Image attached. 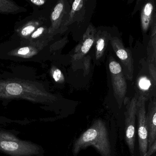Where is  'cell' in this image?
<instances>
[{
  "label": "cell",
  "instance_id": "obj_18",
  "mask_svg": "<svg viewBox=\"0 0 156 156\" xmlns=\"http://www.w3.org/2000/svg\"><path fill=\"white\" fill-rule=\"evenodd\" d=\"M156 152V139L152 145L148 148V151L144 156H151Z\"/></svg>",
  "mask_w": 156,
  "mask_h": 156
},
{
  "label": "cell",
  "instance_id": "obj_2",
  "mask_svg": "<svg viewBox=\"0 0 156 156\" xmlns=\"http://www.w3.org/2000/svg\"><path fill=\"white\" fill-rule=\"evenodd\" d=\"M0 151L12 156H32L39 154V146L20 140L12 133L0 131Z\"/></svg>",
  "mask_w": 156,
  "mask_h": 156
},
{
  "label": "cell",
  "instance_id": "obj_7",
  "mask_svg": "<svg viewBox=\"0 0 156 156\" xmlns=\"http://www.w3.org/2000/svg\"><path fill=\"white\" fill-rule=\"evenodd\" d=\"M156 23V4L154 1H146L142 6L141 24L142 31L146 33Z\"/></svg>",
  "mask_w": 156,
  "mask_h": 156
},
{
  "label": "cell",
  "instance_id": "obj_14",
  "mask_svg": "<svg viewBox=\"0 0 156 156\" xmlns=\"http://www.w3.org/2000/svg\"><path fill=\"white\" fill-rule=\"evenodd\" d=\"M36 26L34 24H29L23 27L20 35L23 37L28 36L35 31Z\"/></svg>",
  "mask_w": 156,
  "mask_h": 156
},
{
  "label": "cell",
  "instance_id": "obj_8",
  "mask_svg": "<svg viewBox=\"0 0 156 156\" xmlns=\"http://www.w3.org/2000/svg\"><path fill=\"white\" fill-rule=\"evenodd\" d=\"M148 130V148L156 139V98L151 100L146 113Z\"/></svg>",
  "mask_w": 156,
  "mask_h": 156
},
{
  "label": "cell",
  "instance_id": "obj_12",
  "mask_svg": "<svg viewBox=\"0 0 156 156\" xmlns=\"http://www.w3.org/2000/svg\"><path fill=\"white\" fill-rule=\"evenodd\" d=\"M94 42V38L93 37H86L84 38L81 47V52L82 55H85L89 52Z\"/></svg>",
  "mask_w": 156,
  "mask_h": 156
},
{
  "label": "cell",
  "instance_id": "obj_13",
  "mask_svg": "<svg viewBox=\"0 0 156 156\" xmlns=\"http://www.w3.org/2000/svg\"><path fill=\"white\" fill-rule=\"evenodd\" d=\"M64 3L62 2L58 3L54 8V11L51 14V18L53 22H55L59 19L63 10H64Z\"/></svg>",
  "mask_w": 156,
  "mask_h": 156
},
{
  "label": "cell",
  "instance_id": "obj_3",
  "mask_svg": "<svg viewBox=\"0 0 156 156\" xmlns=\"http://www.w3.org/2000/svg\"><path fill=\"white\" fill-rule=\"evenodd\" d=\"M147 100L143 96H137L136 116L138 122L139 150L141 156L146 154L148 149V130L147 122L146 102Z\"/></svg>",
  "mask_w": 156,
  "mask_h": 156
},
{
  "label": "cell",
  "instance_id": "obj_4",
  "mask_svg": "<svg viewBox=\"0 0 156 156\" xmlns=\"http://www.w3.org/2000/svg\"><path fill=\"white\" fill-rule=\"evenodd\" d=\"M137 96L136 95L128 102L125 113V140L130 154L133 155L136 142V120Z\"/></svg>",
  "mask_w": 156,
  "mask_h": 156
},
{
  "label": "cell",
  "instance_id": "obj_10",
  "mask_svg": "<svg viewBox=\"0 0 156 156\" xmlns=\"http://www.w3.org/2000/svg\"><path fill=\"white\" fill-rule=\"evenodd\" d=\"M106 43V38L104 36H100L97 38L96 45V57L97 59H100L104 54Z\"/></svg>",
  "mask_w": 156,
  "mask_h": 156
},
{
  "label": "cell",
  "instance_id": "obj_1",
  "mask_svg": "<svg viewBox=\"0 0 156 156\" xmlns=\"http://www.w3.org/2000/svg\"><path fill=\"white\" fill-rule=\"evenodd\" d=\"M90 146L93 147L101 156H111L109 133L101 119L95 120L90 128L76 140L73 146V154L76 155L80 151Z\"/></svg>",
  "mask_w": 156,
  "mask_h": 156
},
{
  "label": "cell",
  "instance_id": "obj_6",
  "mask_svg": "<svg viewBox=\"0 0 156 156\" xmlns=\"http://www.w3.org/2000/svg\"><path fill=\"white\" fill-rule=\"evenodd\" d=\"M111 43L116 56L122 64L126 78L132 81L133 77L134 65L132 52L125 48L122 41L117 37L112 38Z\"/></svg>",
  "mask_w": 156,
  "mask_h": 156
},
{
  "label": "cell",
  "instance_id": "obj_21",
  "mask_svg": "<svg viewBox=\"0 0 156 156\" xmlns=\"http://www.w3.org/2000/svg\"><path fill=\"white\" fill-rule=\"evenodd\" d=\"M30 2L37 5H44L46 1L45 0H31Z\"/></svg>",
  "mask_w": 156,
  "mask_h": 156
},
{
  "label": "cell",
  "instance_id": "obj_16",
  "mask_svg": "<svg viewBox=\"0 0 156 156\" xmlns=\"http://www.w3.org/2000/svg\"><path fill=\"white\" fill-rule=\"evenodd\" d=\"M53 78L55 81L58 82L63 79V76L61 71L58 69H55L53 73Z\"/></svg>",
  "mask_w": 156,
  "mask_h": 156
},
{
  "label": "cell",
  "instance_id": "obj_11",
  "mask_svg": "<svg viewBox=\"0 0 156 156\" xmlns=\"http://www.w3.org/2000/svg\"><path fill=\"white\" fill-rule=\"evenodd\" d=\"M32 48L26 46L16 49L14 50V55L16 56L22 58L29 57L34 53Z\"/></svg>",
  "mask_w": 156,
  "mask_h": 156
},
{
  "label": "cell",
  "instance_id": "obj_17",
  "mask_svg": "<svg viewBox=\"0 0 156 156\" xmlns=\"http://www.w3.org/2000/svg\"><path fill=\"white\" fill-rule=\"evenodd\" d=\"M44 31V27H38L31 34V38H33V39L37 38L43 34Z\"/></svg>",
  "mask_w": 156,
  "mask_h": 156
},
{
  "label": "cell",
  "instance_id": "obj_20",
  "mask_svg": "<svg viewBox=\"0 0 156 156\" xmlns=\"http://www.w3.org/2000/svg\"><path fill=\"white\" fill-rule=\"evenodd\" d=\"M149 71L151 77L156 83V71L150 65H149Z\"/></svg>",
  "mask_w": 156,
  "mask_h": 156
},
{
  "label": "cell",
  "instance_id": "obj_5",
  "mask_svg": "<svg viewBox=\"0 0 156 156\" xmlns=\"http://www.w3.org/2000/svg\"><path fill=\"white\" fill-rule=\"evenodd\" d=\"M114 93L119 107H121L126 95L127 83L123 72L122 66L112 60L109 63Z\"/></svg>",
  "mask_w": 156,
  "mask_h": 156
},
{
  "label": "cell",
  "instance_id": "obj_19",
  "mask_svg": "<svg viewBox=\"0 0 156 156\" xmlns=\"http://www.w3.org/2000/svg\"><path fill=\"white\" fill-rule=\"evenodd\" d=\"M83 1L81 0H76L74 1L72 5V11H77L80 10L82 6Z\"/></svg>",
  "mask_w": 156,
  "mask_h": 156
},
{
  "label": "cell",
  "instance_id": "obj_15",
  "mask_svg": "<svg viewBox=\"0 0 156 156\" xmlns=\"http://www.w3.org/2000/svg\"><path fill=\"white\" fill-rule=\"evenodd\" d=\"M14 5L8 1H0V13H11L14 12L13 9H11V5Z\"/></svg>",
  "mask_w": 156,
  "mask_h": 156
},
{
  "label": "cell",
  "instance_id": "obj_9",
  "mask_svg": "<svg viewBox=\"0 0 156 156\" xmlns=\"http://www.w3.org/2000/svg\"><path fill=\"white\" fill-rule=\"evenodd\" d=\"M147 56L149 65L156 71V23L152 28L151 36L147 47Z\"/></svg>",
  "mask_w": 156,
  "mask_h": 156
}]
</instances>
